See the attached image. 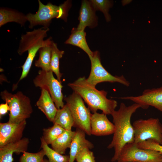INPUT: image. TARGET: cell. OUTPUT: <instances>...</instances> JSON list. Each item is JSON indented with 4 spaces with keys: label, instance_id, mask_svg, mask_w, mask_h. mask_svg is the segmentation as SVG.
<instances>
[{
    "label": "cell",
    "instance_id": "obj_10",
    "mask_svg": "<svg viewBox=\"0 0 162 162\" xmlns=\"http://www.w3.org/2000/svg\"><path fill=\"white\" fill-rule=\"evenodd\" d=\"M129 100L139 104L140 108L146 109L149 106L154 107L162 113V86L158 88L147 89L141 95L137 96H127L118 98Z\"/></svg>",
    "mask_w": 162,
    "mask_h": 162
},
{
    "label": "cell",
    "instance_id": "obj_6",
    "mask_svg": "<svg viewBox=\"0 0 162 162\" xmlns=\"http://www.w3.org/2000/svg\"><path fill=\"white\" fill-rule=\"evenodd\" d=\"M132 126L135 143L152 139L162 145V124L158 118L139 119L135 121Z\"/></svg>",
    "mask_w": 162,
    "mask_h": 162
},
{
    "label": "cell",
    "instance_id": "obj_22",
    "mask_svg": "<svg viewBox=\"0 0 162 162\" xmlns=\"http://www.w3.org/2000/svg\"><path fill=\"white\" fill-rule=\"evenodd\" d=\"M64 53V51L59 50L57 44L53 41L52 44L50 70L56 74L57 80L62 82L61 78L62 75L60 71L59 60Z\"/></svg>",
    "mask_w": 162,
    "mask_h": 162
},
{
    "label": "cell",
    "instance_id": "obj_2",
    "mask_svg": "<svg viewBox=\"0 0 162 162\" xmlns=\"http://www.w3.org/2000/svg\"><path fill=\"white\" fill-rule=\"evenodd\" d=\"M68 86L82 97L93 113L100 110L106 115H111L117 106V101L107 98V92L97 89L87 82L85 76L79 78Z\"/></svg>",
    "mask_w": 162,
    "mask_h": 162
},
{
    "label": "cell",
    "instance_id": "obj_20",
    "mask_svg": "<svg viewBox=\"0 0 162 162\" xmlns=\"http://www.w3.org/2000/svg\"><path fill=\"white\" fill-rule=\"evenodd\" d=\"M53 123L59 125L65 130H71L74 126V121L67 104L58 110Z\"/></svg>",
    "mask_w": 162,
    "mask_h": 162
},
{
    "label": "cell",
    "instance_id": "obj_1",
    "mask_svg": "<svg viewBox=\"0 0 162 162\" xmlns=\"http://www.w3.org/2000/svg\"><path fill=\"white\" fill-rule=\"evenodd\" d=\"M140 108V106L135 103L127 106L121 103L119 109L111 114L115 130L112 140L107 148L114 149L112 162L117 161L125 145L134 142V132L130 119L132 115Z\"/></svg>",
    "mask_w": 162,
    "mask_h": 162
},
{
    "label": "cell",
    "instance_id": "obj_16",
    "mask_svg": "<svg viewBox=\"0 0 162 162\" xmlns=\"http://www.w3.org/2000/svg\"><path fill=\"white\" fill-rule=\"evenodd\" d=\"M36 104L47 119L53 123L58 109L50 94L47 91L44 89H41L40 95Z\"/></svg>",
    "mask_w": 162,
    "mask_h": 162
},
{
    "label": "cell",
    "instance_id": "obj_13",
    "mask_svg": "<svg viewBox=\"0 0 162 162\" xmlns=\"http://www.w3.org/2000/svg\"><path fill=\"white\" fill-rule=\"evenodd\" d=\"M96 11L89 1H82L78 17L79 23L77 29L84 31L87 26L91 28L96 27L98 25V20Z\"/></svg>",
    "mask_w": 162,
    "mask_h": 162
},
{
    "label": "cell",
    "instance_id": "obj_18",
    "mask_svg": "<svg viewBox=\"0 0 162 162\" xmlns=\"http://www.w3.org/2000/svg\"><path fill=\"white\" fill-rule=\"evenodd\" d=\"M86 36V33L84 31L80 30H78L77 28H73L71 31L70 35L64 43L78 47L84 51L88 56H92L93 55V52L89 47Z\"/></svg>",
    "mask_w": 162,
    "mask_h": 162
},
{
    "label": "cell",
    "instance_id": "obj_14",
    "mask_svg": "<svg viewBox=\"0 0 162 162\" xmlns=\"http://www.w3.org/2000/svg\"><path fill=\"white\" fill-rule=\"evenodd\" d=\"M29 141L26 137L20 141L0 147V162H13L14 153L20 154L26 152Z\"/></svg>",
    "mask_w": 162,
    "mask_h": 162
},
{
    "label": "cell",
    "instance_id": "obj_17",
    "mask_svg": "<svg viewBox=\"0 0 162 162\" xmlns=\"http://www.w3.org/2000/svg\"><path fill=\"white\" fill-rule=\"evenodd\" d=\"M27 21L26 16L23 13L11 8H0V27L10 22H15L24 26Z\"/></svg>",
    "mask_w": 162,
    "mask_h": 162
},
{
    "label": "cell",
    "instance_id": "obj_4",
    "mask_svg": "<svg viewBox=\"0 0 162 162\" xmlns=\"http://www.w3.org/2000/svg\"><path fill=\"white\" fill-rule=\"evenodd\" d=\"M0 96L9 106L8 122L19 123L30 117L33 112L30 100L21 92L12 94L5 90L1 92Z\"/></svg>",
    "mask_w": 162,
    "mask_h": 162
},
{
    "label": "cell",
    "instance_id": "obj_29",
    "mask_svg": "<svg viewBox=\"0 0 162 162\" xmlns=\"http://www.w3.org/2000/svg\"><path fill=\"white\" fill-rule=\"evenodd\" d=\"M9 111V107L7 102L2 104L0 105V117L6 114Z\"/></svg>",
    "mask_w": 162,
    "mask_h": 162
},
{
    "label": "cell",
    "instance_id": "obj_26",
    "mask_svg": "<svg viewBox=\"0 0 162 162\" xmlns=\"http://www.w3.org/2000/svg\"><path fill=\"white\" fill-rule=\"evenodd\" d=\"M45 155L44 150L35 153H32L25 152L20 157L19 162H41Z\"/></svg>",
    "mask_w": 162,
    "mask_h": 162
},
{
    "label": "cell",
    "instance_id": "obj_21",
    "mask_svg": "<svg viewBox=\"0 0 162 162\" xmlns=\"http://www.w3.org/2000/svg\"><path fill=\"white\" fill-rule=\"evenodd\" d=\"M75 133L72 130H65L52 143V148L60 154H65L66 149L70 148Z\"/></svg>",
    "mask_w": 162,
    "mask_h": 162
},
{
    "label": "cell",
    "instance_id": "obj_19",
    "mask_svg": "<svg viewBox=\"0 0 162 162\" xmlns=\"http://www.w3.org/2000/svg\"><path fill=\"white\" fill-rule=\"evenodd\" d=\"M53 40L52 38L50 39L46 44L40 48L38 50L39 57L35 61L34 65L40 68L42 70L49 71L50 70V63L51 56L52 44Z\"/></svg>",
    "mask_w": 162,
    "mask_h": 162
},
{
    "label": "cell",
    "instance_id": "obj_15",
    "mask_svg": "<svg viewBox=\"0 0 162 162\" xmlns=\"http://www.w3.org/2000/svg\"><path fill=\"white\" fill-rule=\"evenodd\" d=\"M86 134L76 128L70 148L69 162H74L76 155L82 149L87 148L91 149L94 148L93 144L86 139Z\"/></svg>",
    "mask_w": 162,
    "mask_h": 162
},
{
    "label": "cell",
    "instance_id": "obj_9",
    "mask_svg": "<svg viewBox=\"0 0 162 162\" xmlns=\"http://www.w3.org/2000/svg\"><path fill=\"white\" fill-rule=\"evenodd\" d=\"M117 161L162 162V154L157 151L139 148L134 142L126 144Z\"/></svg>",
    "mask_w": 162,
    "mask_h": 162
},
{
    "label": "cell",
    "instance_id": "obj_8",
    "mask_svg": "<svg viewBox=\"0 0 162 162\" xmlns=\"http://www.w3.org/2000/svg\"><path fill=\"white\" fill-rule=\"evenodd\" d=\"M53 72L40 70L38 75L33 80L35 86L47 91L50 94L58 109L64 106V97L62 91V82L54 76Z\"/></svg>",
    "mask_w": 162,
    "mask_h": 162
},
{
    "label": "cell",
    "instance_id": "obj_32",
    "mask_svg": "<svg viewBox=\"0 0 162 162\" xmlns=\"http://www.w3.org/2000/svg\"></svg>",
    "mask_w": 162,
    "mask_h": 162
},
{
    "label": "cell",
    "instance_id": "obj_25",
    "mask_svg": "<svg viewBox=\"0 0 162 162\" xmlns=\"http://www.w3.org/2000/svg\"><path fill=\"white\" fill-rule=\"evenodd\" d=\"M94 10H99L104 14L106 20L109 21L110 16L109 14L110 8L112 6L111 2L107 0H92L89 1Z\"/></svg>",
    "mask_w": 162,
    "mask_h": 162
},
{
    "label": "cell",
    "instance_id": "obj_23",
    "mask_svg": "<svg viewBox=\"0 0 162 162\" xmlns=\"http://www.w3.org/2000/svg\"><path fill=\"white\" fill-rule=\"evenodd\" d=\"M40 139L41 148L44 150L49 162H69V155H63L58 153L48 146L42 136Z\"/></svg>",
    "mask_w": 162,
    "mask_h": 162
},
{
    "label": "cell",
    "instance_id": "obj_12",
    "mask_svg": "<svg viewBox=\"0 0 162 162\" xmlns=\"http://www.w3.org/2000/svg\"><path fill=\"white\" fill-rule=\"evenodd\" d=\"M90 125L91 134L96 136L113 134L115 130L113 123L109 121L106 115L96 112L92 114Z\"/></svg>",
    "mask_w": 162,
    "mask_h": 162
},
{
    "label": "cell",
    "instance_id": "obj_11",
    "mask_svg": "<svg viewBox=\"0 0 162 162\" xmlns=\"http://www.w3.org/2000/svg\"><path fill=\"white\" fill-rule=\"evenodd\" d=\"M26 121L19 123H0V147L22 139Z\"/></svg>",
    "mask_w": 162,
    "mask_h": 162
},
{
    "label": "cell",
    "instance_id": "obj_5",
    "mask_svg": "<svg viewBox=\"0 0 162 162\" xmlns=\"http://www.w3.org/2000/svg\"><path fill=\"white\" fill-rule=\"evenodd\" d=\"M64 100L68 105L74 121V126L91 135L90 120L92 114L88 107L85 106L82 97L74 92Z\"/></svg>",
    "mask_w": 162,
    "mask_h": 162
},
{
    "label": "cell",
    "instance_id": "obj_27",
    "mask_svg": "<svg viewBox=\"0 0 162 162\" xmlns=\"http://www.w3.org/2000/svg\"><path fill=\"white\" fill-rule=\"evenodd\" d=\"M75 160L77 162H95L93 152L87 148L82 149L77 154Z\"/></svg>",
    "mask_w": 162,
    "mask_h": 162
},
{
    "label": "cell",
    "instance_id": "obj_30",
    "mask_svg": "<svg viewBox=\"0 0 162 162\" xmlns=\"http://www.w3.org/2000/svg\"><path fill=\"white\" fill-rule=\"evenodd\" d=\"M41 162H49V161L48 160L44 158Z\"/></svg>",
    "mask_w": 162,
    "mask_h": 162
},
{
    "label": "cell",
    "instance_id": "obj_28",
    "mask_svg": "<svg viewBox=\"0 0 162 162\" xmlns=\"http://www.w3.org/2000/svg\"><path fill=\"white\" fill-rule=\"evenodd\" d=\"M140 148L154 150L162 154V145L152 139H149L137 144Z\"/></svg>",
    "mask_w": 162,
    "mask_h": 162
},
{
    "label": "cell",
    "instance_id": "obj_24",
    "mask_svg": "<svg viewBox=\"0 0 162 162\" xmlns=\"http://www.w3.org/2000/svg\"><path fill=\"white\" fill-rule=\"evenodd\" d=\"M65 130L59 125L54 124L52 126L43 129L42 137L47 145H51Z\"/></svg>",
    "mask_w": 162,
    "mask_h": 162
},
{
    "label": "cell",
    "instance_id": "obj_31",
    "mask_svg": "<svg viewBox=\"0 0 162 162\" xmlns=\"http://www.w3.org/2000/svg\"><path fill=\"white\" fill-rule=\"evenodd\" d=\"M118 162H137L135 161H132V162H127V161H118Z\"/></svg>",
    "mask_w": 162,
    "mask_h": 162
},
{
    "label": "cell",
    "instance_id": "obj_3",
    "mask_svg": "<svg viewBox=\"0 0 162 162\" xmlns=\"http://www.w3.org/2000/svg\"><path fill=\"white\" fill-rule=\"evenodd\" d=\"M38 2L39 8L37 12L35 14L29 13L26 15L27 21L29 22V28H32L38 25L49 28L52 20L54 18L67 21L68 12L71 5L69 1L65 2L59 6L50 2L44 5L40 0Z\"/></svg>",
    "mask_w": 162,
    "mask_h": 162
},
{
    "label": "cell",
    "instance_id": "obj_7",
    "mask_svg": "<svg viewBox=\"0 0 162 162\" xmlns=\"http://www.w3.org/2000/svg\"><path fill=\"white\" fill-rule=\"evenodd\" d=\"M88 57L91 65L89 75L86 79L89 84L95 87L98 84L102 82H117L127 87L130 86V82L123 75H112L104 68L101 62L99 51L93 52L92 55Z\"/></svg>",
    "mask_w": 162,
    "mask_h": 162
}]
</instances>
